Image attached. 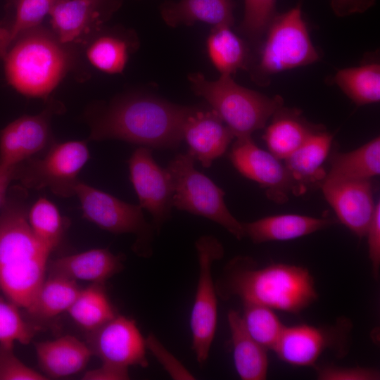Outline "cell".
<instances>
[{
	"label": "cell",
	"instance_id": "5b68a950",
	"mask_svg": "<svg viewBox=\"0 0 380 380\" xmlns=\"http://www.w3.org/2000/svg\"><path fill=\"white\" fill-rule=\"evenodd\" d=\"M189 78L194 93L207 101L236 138L251 137L262 129L283 105L280 96L269 97L242 87L230 75L210 81L196 72Z\"/></svg>",
	"mask_w": 380,
	"mask_h": 380
},
{
	"label": "cell",
	"instance_id": "ba28073f",
	"mask_svg": "<svg viewBox=\"0 0 380 380\" xmlns=\"http://www.w3.org/2000/svg\"><path fill=\"white\" fill-rule=\"evenodd\" d=\"M90 158L85 141L53 142L42 157H31L14 166V179L27 189L48 188L60 197L75 195L77 176Z\"/></svg>",
	"mask_w": 380,
	"mask_h": 380
},
{
	"label": "cell",
	"instance_id": "ab89813d",
	"mask_svg": "<svg viewBox=\"0 0 380 380\" xmlns=\"http://www.w3.org/2000/svg\"><path fill=\"white\" fill-rule=\"evenodd\" d=\"M369 258L373 277L377 279L380 270V203L376 204L374 215L367 229Z\"/></svg>",
	"mask_w": 380,
	"mask_h": 380
},
{
	"label": "cell",
	"instance_id": "52a82bcc",
	"mask_svg": "<svg viewBox=\"0 0 380 380\" xmlns=\"http://www.w3.org/2000/svg\"><path fill=\"white\" fill-rule=\"evenodd\" d=\"M255 77H265L292 68L312 64L319 59L312 44L300 4L276 15L267 30Z\"/></svg>",
	"mask_w": 380,
	"mask_h": 380
},
{
	"label": "cell",
	"instance_id": "7402d4cb",
	"mask_svg": "<svg viewBox=\"0 0 380 380\" xmlns=\"http://www.w3.org/2000/svg\"><path fill=\"white\" fill-rule=\"evenodd\" d=\"M227 320L236 371L242 380H264L268 372L267 350L258 343L245 328L241 314L230 310Z\"/></svg>",
	"mask_w": 380,
	"mask_h": 380
},
{
	"label": "cell",
	"instance_id": "ffe728a7",
	"mask_svg": "<svg viewBox=\"0 0 380 380\" xmlns=\"http://www.w3.org/2000/svg\"><path fill=\"white\" fill-rule=\"evenodd\" d=\"M38 364L49 379L67 377L83 370L92 353L87 344L67 335L34 343Z\"/></svg>",
	"mask_w": 380,
	"mask_h": 380
},
{
	"label": "cell",
	"instance_id": "ac0fdd59",
	"mask_svg": "<svg viewBox=\"0 0 380 380\" xmlns=\"http://www.w3.org/2000/svg\"><path fill=\"white\" fill-rule=\"evenodd\" d=\"M122 258L108 248H94L65 255L52 261L47 267L49 274L77 281L101 283L122 270Z\"/></svg>",
	"mask_w": 380,
	"mask_h": 380
},
{
	"label": "cell",
	"instance_id": "2e32d148",
	"mask_svg": "<svg viewBox=\"0 0 380 380\" xmlns=\"http://www.w3.org/2000/svg\"><path fill=\"white\" fill-rule=\"evenodd\" d=\"M322 189L341 222L357 237L365 236L376 208L370 179L323 181Z\"/></svg>",
	"mask_w": 380,
	"mask_h": 380
},
{
	"label": "cell",
	"instance_id": "f6af8a7d",
	"mask_svg": "<svg viewBox=\"0 0 380 380\" xmlns=\"http://www.w3.org/2000/svg\"><path fill=\"white\" fill-rule=\"evenodd\" d=\"M104 1H111V2H115V3H118V0H104Z\"/></svg>",
	"mask_w": 380,
	"mask_h": 380
},
{
	"label": "cell",
	"instance_id": "ee69618b",
	"mask_svg": "<svg viewBox=\"0 0 380 380\" xmlns=\"http://www.w3.org/2000/svg\"><path fill=\"white\" fill-rule=\"evenodd\" d=\"M12 42L11 30L0 27V58L6 56L8 48Z\"/></svg>",
	"mask_w": 380,
	"mask_h": 380
},
{
	"label": "cell",
	"instance_id": "60d3db41",
	"mask_svg": "<svg viewBox=\"0 0 380 380\" xmlns=\"http://www.w3.org/2000/svg\"><path fill=\"white\" fill-rule=\"evenodd\" d=\"M82 379L84 380H126L129 379V375L128 368L102 363L100 367L86 372Z\"/></svg>",
	"mask_w": 380,
	"mask_h": 380
},
{
	"label": "cell",
	"instance_id": "d4e9b609",
	"mask_svg": "<svg viewBox=\"0 0 380 380\" xmlns=\"http://www.w3.org/2000/svg\"><path fill=\"white\" fill-rule=\"evenodd\" d=\"M263 135L269 151L279 159H285L315 131L304 120L298 110L282 107L274 115Z\"/></svg>",
	"mask_w": 380,
	"mask_h": 380
},
{
	"label": "cell",
	"instance_id": "5bb4252c",
	"mask_svg": "<svg viewBox=\"0 0 380 380\" xmlns=\"http://www.w3.org/2000/svg\"><path fill=\"white\" fill-rule=\"evenodd\" d=\"M229 158L242 175L266 188L268 196L277 201L286 199L290 191H297L295 182L281 159L259 148L251 137L236 138Z\"/></svg>",
	"mask_w": 380,
	"mask_h": 380
},
{
	"label": "cell",
	"instance_id": "4fadbf2b",
	"mask_svg": "<svg viewBox=\"0 0 380 380\" xmlns=\"http://www.w3.org/2000/svg\"><path fill=\"white\" fill-rule=\"evenodd\" d=\"M92 355L102 363L129 368L131 366H148L146 338L136 322L123 315H116L99 328L89 331L87 336Z\"/></svg>",
	"mask_w": 380,
	"mask_h": 380
},
{
	"label": "cell",
	"instance_id": "d6a6232c",
	"mask_svg": "<svg viewBox=\"0 0 380 380\" xmlns=\"http://www.w3.org/2000/svg\"><path fill=\"white\" fill-rule=\"evenodd\" d=\"M87 57L98 70L108 73H121L129 57V46L126 40L113 34H104L96 38L88 46Z\"/></svg>",
	"mask_w": 380,
	"mask_h": 380
},
{
	"label": "cell",
	"instance_id": "836d02e7",
	"mask_svg": "<svg viewBox=\"0 0 380 380\" xmlns=\"http://www.w3.org/2000/svg\"><path fill=\"white\" fill-rule=\"evenodd\" d=\"M37 331L22 315L20 308L0 297V343L13 346L15 342L28 344Z\"/></svg>",
	"mask_w": 380,
	"mask_h": 380
},
{
	"label": "cell",
	"instance_id": "cb8c5ba5",
	"mask_svg": "<svg viewBox=\"0 0 380 380\" xmlns=\"http://www.w3.org/2000/svg\"><path fill=\"white\" fill-rule=\"evenodd\" d=\"M332 139L330 133L318 129L284 159V165L298 193L305 184L324 180L326 174L322 165L328 156Z\"/></svg>",
	"mask_w": 380,
	"mask_h": 380
},
{
	"label": "cell",
	"instance_id": "e0dca14e",
	"mask_svg": "<svg viewBox=\"0 0 380 380\" xmlns=\"http://www.w3.org/2000/svg\"><path fill=\"white\" fill-rule=\"evenodd\" d=\"M233 133L212 109L192 107L183 127V139L189 146L188 153L204 167L227 151Z\"/></svg>",
	"mask_w": 380,
	"mask_h": 380
},
{
	"label": "cell",
	"instance_id": "4dcf8cb0",
	"mask_svg": "<svg viewBox=\"0 0 380 380\" xmlns=\"http://www.w3.org/2000/svg\"><path fill=\"white\" fill-rule=\"evenodd\" d=\"M27 220L35 237L50 253L58 247L67 223L55 204L39 198L29 208Z\"/></svg>",
	"mask_w": 380,
	"mask_h": 380
},
{
	"label": "cell",
	"instance_id": "484cf974",
	"mask_svg": "<svg viewBox=\"0 0 380 380\" xmlns=\"http://www.w3.org/2000/svg\"><path fill=\"white\" fill-rule=\"evenodd\" d=\"M380 173V139L346 153H336L323 181L370 179Z\"/></svg>",
	"mask_w": 380,
	"mask_h": 380
},
{
	"label": "cell",
	"instance_id": "44dd1931",
	"mask_svg": "<svg viewBox=\"0 0 380 380\" xmlns=\"http://www.w3.org/2000/svg\"><path fill=\"white\" fill-rule=\"evenodd\" d=\"M334 223L329 218L296 214L270 216L251 222H242L245 236L255 243L288 241L300 238Z\"/></svg>",
	"mask_w": 380,
	"mask_h": 380
},
{
	"label": "cell",
	"instance_id": "30bf717a",
	"mask_svg": "<svg viewBox=\"0 0 380 380\" xmlns=\"http://www.w3.org/2000/svg\"><path fill=\"white\" fill-rule=\"evenodd\" d=\"M199 275L190 317L191 348L200 365L208 360L217 322V291L212 267L224 255L222 243L213 236H202L196 241Z\"/></svg>",
	"mask_w": 380,
	"mask_h": 380
},
{
	"label": "cell",
	"instance_id": "603a6c76",
	"mask_svg": "<svg viewBox=\"0 0 380 380\" xmlns=\"http://www.w3.org/2000/svg\"><path fill=\"white\" fill-rule=\"evenodd\" d=\"M232 0H179L167 1L160 7L163 20L169 26L191 25L203 22L214 26L234 23Z\"/></svg>",
	"mask_w": 380,
	"mask_h": 380
},
{
	"label": "cell",
	"instance_id": "d590c367",
	"mask_svg": "<svg viewBox=\"0 0 380 380\" xmlns=\"http://www.w3.org/2000/svg\"><path fill=\"white\" fill-rule=\"evenodd\" d=\"M58 0H17L15 20L11 30L13 41L23 32L38 27Z\"/></svg>",
	"mask_w": 380,
	"mask_h": 380
},
{
	"label": "cell",
	"instance_id": "74e56055",
	"mask_svg": "<svg viewBox=\"0 0 380 380\" xmlns=\"http://www.w3.org/2000/svg\"><path fill=\"white\" fill-rule=\"evenodd\" d=\"M317 378L319 380H377L379 372L374 368L363 367H338L326 365L317 367Z\"/></svg>",
	"mask_w": 380,
	"mask_h": 380
},
{
	"label": "cell",
	"instance_id": "e575fe53",
	"mask_svg": "<svg viewBox=\"0 0 380 380\" xmlns=\"http://www.w3.org/2000/svg\"><path fill=\"white\" fill-rule=\"evenodd\" d=\"M276 3L277 0H244L242 32L251 39H260L276 16Z\"/></svg>",
	"mask_w": 380,
	"mask_h": 380
},
{
	"label": "cell",
	"instance_id": "6da1fadb",
	"mask_svg": "<svg viewBox=\"0 0 380 380\" xmlns=\"http://www.w3.org/2000/svg\"><path fill=\"white\" fill-rule=\"evenodd\" d=\"M27 199L26 188L11 186L0 212V290L30 314L45 279L51 253L32 232Z\"/></svg>",
	"mask_w": 380,
	"mask_h": 380
},
{
	"label": "cell",
	"instance_id": "1f68e13d",
	"mask_svg": "<svg viewBox=\"0 0 380 380\" xmlns=\"http://www.w3.org/2000/svg\"><path fill=\"white\" fill-rule=\"evenodd\" d=\"M243 304L241 315L248 333L266 350H273L285 326L274 310L261 305Z\"/></svg>",
	"mask_w": 380,
	"mask_h": 380
},
{
	"label": "cell",
	"instance_id": "7a4b0ae2",
	"mask_svg": "<svg viewBox=\"0 0 380 380\" xmlns=\"http://www.w3.org/2000/svg\"><path fill=\"white\" fill-rule=\"evenodd\" d=\"M192 107L146 95L113 101L92 120L91 140L118 139L157 149H177Z\"/></svg>",
	"mask_w": 380,
	"mask_h": 380
},
{
	"label": "cell",
	"instance_id": "8d00e7d4",
	"mask_svg": "<svg viewBox=\"0 0 380 380\" xmlns=\"http://www.w3.org/2000/svg\"><path fill=\"white\" fill-rule=\"evenodd\" d=\"M13 346L0 343V380H46L48 378L30 368L15 355Z\"/></svg>",
	"mask_w": 380,
	"mask_h": 380
},
{
	"label": "cell",
	"instance_id": "7c38bea8",
	"mask_svg": "<svg viewBox=\"0 0 380 380\" xmlns=\"http://www.w3.org/2000/svg\"><path fill=\"white\" fill-rule=\"evenodd\" d=\"M129 176L137 194L139 205L152 216L153 226L159 232L171 216L173 186L166 168L154 160L152 149L137 148L128 160Z\"/></svg>",
	"mask_w": 380,
	"mask_h": 380
},
{
	"label": "cell",
	"instance_id": "f546056e",
	"mask_svg": "<svg viewBox=\"0 0 380 380\" xmlns=\"http://www.w3.org/2000/svg\"><path fill=\"white\" fill-rule=\"evenodd\" d=\"M334 82L358 106L380 100V65L376 63L339 70Z\"/></svg>",
	"mask_w": 380,
	"mask_h": 380
},
{
	"label": "cell",
	"instance_id": "d6986e66",
	"mask_svg": "<svg viewBox=\"0 0 380 380\" xmlns=\"http://www.w3.org/2000/svg\"><path fill=\"white\" fill-rule=\"evenodd\" d=\"M116 4L104 0H58L49 12L56 37L62 44L75 40L100 21L104 9L111 12Z\"/></svg>",
	"mask_w": 380,
	"mask_h": 380
},
{
	"label": "cell",
	"instance_id": "4316f807",
	"mask_svg": "<svg viewBox=\"0 0 380 380\" xmlns=\"http://www.w3.org/2000/svg\"><path fill=\"white\" fill-rule=\"evenodd\" d=\"M68 312L87 332L99 328L117 315L104 284L101 283H91L81 289Z\"/></svg>",
	"mask_w": 380,
	"mask_h": 380
},
{
	"label": "cell",
	"instance_id": "8fae6325",
	"mask_svg": "<svg viewBox=\"0 0 380 380\" xmlns=\"http://www.w3.org/2000/svg\"><path fill=\"white\" fill-rule=\"evenodd\" d=\"M350 327L346 319L329 327L306 324L285 326L273 350L288 365L312 367L328 349L333 350L338 356L346 354Z\"/></svg>",
	"mask_w": 380,
	"mask_h": 380
},
{
	"label": "cell",
	"instance_id": "83f0119b",
	"mask_svg": "<svg viewBox=\"0 0 380 380\" xmlns=\"http://www.w3.org/2000/svg\"><path fill=\"white\" fill-rule=\"evenodd\" d=\"M206 49L210 61L221 75L232 76L246 64V47L231 26H214L207 39Z\"/></svg>",
	"mask_w": 380,
	"mask_h": 380
},
{
	"label": "cell",
	"instance_id": "f1b7e54d",
	"mask_svg": "<svg viewBox=\"0 0 380 380\" xmlns=\"http://www.w3.org/2000/svg\"><path fill=\"white\" fill-rule=\"evenodd\" d=\"M80 290L75 280L49 274L37 292L30 314L39 319H50L68 312Z\"/></svg>",
	"mask_w": 380,
	"mask_h": 380
},
{
	"label": "cell",
	"instance_id": "8992f818",
	"mask_svg": "<svg viewBox=\"0 0 380 380\" xmlns=\"http://www.w3.org/2000/svg\"><path fill=\"white\" fill-rule=\"evenodd\" d=\"M194 160L188 152L178 153L166 167L173 186V207L208 218L238 240L242 239L245 236L242 222L228 210L224 192L194 167Z\"/></svg>",
	"mask_w": 380,
	"mask_h": 380
},
{
	"label": "cell",
	"instance_id": "3957f363",
	"mask_svg": "<svg viewBox=\"0 0 380 380\" xmlns=\"http://www.w3.org/2000/svg\"><path fill=\"white\" fill-rule=\"evenodd\" d=\"M215 288L222 299L237 297L243 303L292 314L300 312L318 298L308 269L284 263L257 267L248 257L232 259Z\"/></svg>",
	"mask_w": 380,
	"mask_h": 380
},
{
	"label": "cell",
	"instance_id": "277c9868",
	"mask_svg": "<svg viewBox=\"0 0 380 380\" xmlns=\"http://www.w3.org/2000/svg\"><path fill=\"white\" fill-rule=\"evenodd\" d=\"M20 35L4 57L8 81L25 96L46 98L65 76L69 54L56 35L37 27Z\"/></svg>",
	"mask_w": 380,
	"mask_h": 380
},
{
	"label": "cell",
	"instance_id": "f35d334b",
	"mask_svg": "<svg viewBox=\"0 0 380 380\" xmlns=\"http://www.w3.org/2000/svg\"><path fill=\"white\" fill-rule=\"evenodd\" d=\"M146 349L153 355L175 379H194V376L153 335L146 338Z\"/></svg>",
	"mask_w": 380,
	"mask_h": 380
},
{
	"label": "cell",
	"instance_id": "7bdbcfd3",
	"mask_svg": "<svg viewBox=\"0 0 380 380\" xmlns=\"http://www.w3.org/2000/svg\"><path fill=\"white\" fill-rule=\"evenodd\" d=\"M14 179V167L0 165V212L4 208L11 182Z\"/></svg>",
	"mask_w": 380,
	"mask_h": 380
},
{
	"label": "cell",
	"instance_id": "9a60e30c",
	"mask_svg": "<svg viewBox=\"0 0 380 380\" xmlns=\"http://www.w3.org/2000/svg\"><path fill=\"white\" fill-rule=\"evenodd\" d=\"M60 110L51 105L38 115H24L8 124L0 132V165L14 167L46 151L51 139L50 122Z\"/></svg>",
	"mask_w": 380,
	"mask_h": 380
},
{
	"label": "cell",
	"instance_id": "b9f144b4",
	"mask_svg": "<svg viewBox=\"0 0 380 380\" xmlns=\"http://www.w3.org/2000/svg\"><path fill=\"white\" fill-rule=\"evenodd\" d=\"M376 0H331V8L338 17L362 13L370 8Z\"/></svg>",
	"mask_w": 380,
	"mask_h": 380
},
{
	"label": "cell",
	"instance_id": "9c48e42d",
	"mask_svg": "<svg viewBox=\"0 0 380 380\" xmlns=\"http://www.w3.org/2000/svg\"><path fill=\"white\" fill-rule=\"evenodd\" d=\"M75 192L84 218L113 234H135L134 251L144 257L151 255L155 229L145 220L139 205L126 203L80 180Z\"/></svg>",
	"mask_w": 380,
	"mask_h": 380
}]
</instances>
